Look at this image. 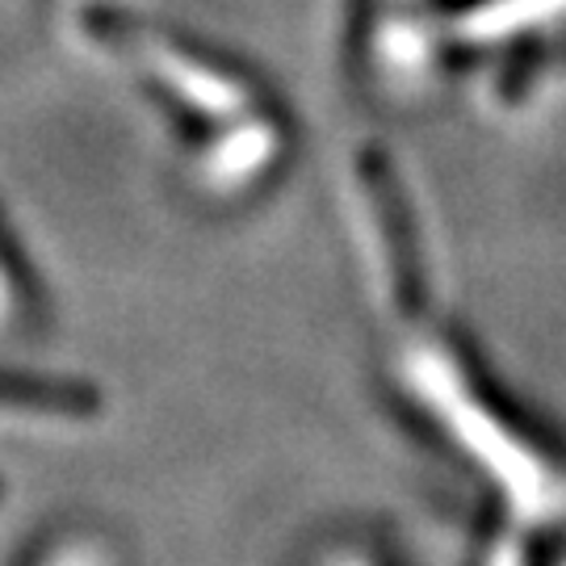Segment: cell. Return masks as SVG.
I'll return each mask as SVG.
<instances>
[{
	"instance_id": "cell-1",
	"label": "cell",
	"mask_w": 566,
	"mask_h": 566,
	"mask_svg": "<svg viewBox=\"0 0 566 566\" xmlns=\"http://www.w3.org/2000/svg\"><path fill=\"white\" fill-rule=\"evenodd\" d=\"M88 34H97L105 46L122 51L126 60H135L139 67H147L151 76H160L164 84H172L185 102L202 105L210 114H231V109L243 102L240 84L231 81V76L206 67V63H193L185 51H177V46H168V42L156 39V34L139 30L135 21L114 18V13H88Z\"/></svg>"
}]
</instances>
